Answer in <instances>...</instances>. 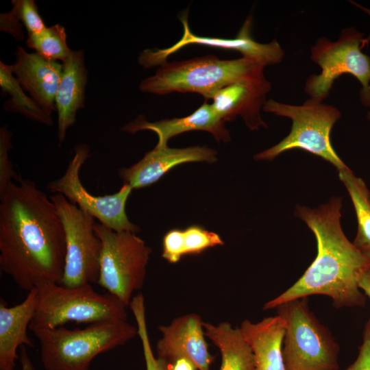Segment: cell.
I'll return each instance as SVG.
<instances>
[{
    "mask_svg": "<svg viewBox=\"0 0 370 370\" xmlns=\"http://www.w3.org/2000/svg\"><path fill=\"white\" fill-rule=\"evenodd\" d=\"M0 269L30 291L60 284L66 237L56 207L37 185L21 180L0 195Z\"/></svg>",
    "mask_w": 370,
    "mask_h": 370,
    "instance_id": "6da1fadb",
    "label": "cell"
},
{
    "mask_svg": "<svg viewBox=\"0 0 370 370\" xmlns=\"http://www.w3.org/2000/svg\"><path fill=\"white\" fill-rule=\"evenodd\" d=\"M341 197H332L316 208L298 206L295 215L313 232L317 254L302 276L290 288L267 301L264 310L310 295L330 297L335 308L363 307L366 296L358 286L370 267V258L360 251L344 234Z\"/></svg>",
    "mask_w": 370,
    "mask_h": 370,
    "instance_id": "7a4b0ae2",
    "label": "cell"
},
{
    "mask_svg": "<svg viewBox=\"0 0 370 370\" xmlns=\"http://www.w3.org/2000/svg\"><path fill=\"white\" fill-rule=\"evenodd\" d=\"M266 66L247 57L221 60L206 56L190 60L164 62L155 74L143 79L142 92L164 95L173 92H195L212 99L222 88L238 81L264 77Z\"/></svg>",
    "mask_w": 370,
    "mask_h": 370,
    "instance_id": "3957f363",
    "label": "cell"
},
{
    "mask_svg": "<svg viewBox=\"0 0 370 370\" xmlns=\"http://www.w3.org/2000/svg\"><path fill=\"white\" fill-rule=\"evenodd\" d=\"M33 332L46 370H89L96 356L125 345L138 328L127 321H103L82 329L60 326Z\"/></svg>",
    "mask_w": 370,
    "mask_h": 370,
    "instance_id": "277c9868",
    "label": "cell"
},
{
    "mask_svg": "<svg viewBox=\"0 0 370 370\" xmlns=\"http://www.w3.org/2000/svg\"><path fill=\"white\" fill-rule=\"evenodd\" d=\"M37 288L38 302L29 326L32 332L63 326L70 321H127V306L110 293H97L91 284L66 287L47 283Z\"/></svg>",
    "mask_w": 370,
    "mask_h": 370,
    "instance_id": "5b68a950",
    "label": "cell"
},
{
    "mask_svg": "<svg viewBox=\"0 0 370 370\" xmlns=\"http://www.w3.org/2000/svg\"><path fill=\"white\" fill-rule=\"evenodd\" d=\"M262 110L292 121L290 133L274 146L256 154L258 160L271 161L281 153L294 149H301L334 166L338 171L349 167L334 149L330 132L340 119L341 112L334 106L312 99L302 105L284 103L268 99Z\"/></svg>",
    "mask_w": 370,
    "mask_h": 370,
    "instance_id": "8992f818",
    "label": "cell"
},
{
    "mask_svg": "<svg viewBox=\"0 0 370 370\" xmlns=\"http://www.w3.org/2000/svg\"><path fill=\"white\" fill-rule=\"evenodd\" d=\"M275 309L286 323L282 347L286 370H339V346L310 311L308 297L284 302Z\"/></svg>",
    "mask_w": 370,
    "mask_h": 370,
    "instance_id": "52a82bcc",
    "label": "cell"
},
{
    "mask_svg": "<svg viewBox=\"0 0 370 370\" xmlns=\"http://www.w3.org/2000/svg\"><path fill=\"white\" fill-rule=\"evenodd\" d=\"M95 230L102 243L97 284L127 307L142 288L151 249L131 232H116L100 223Z\"/></svg>",
    "mask_w": 370,
    "mask_h": 370,
    "instance_id": "ba28073f",
    "label": "cell"
},
{
    "mask_svg": "<svg viewBox=\"0 0 370 370\" xmlns=\"http://www.w3.org/2000/svg\"><path fill=\"white\" fill-rule=\"evenodd\" d=\"M363 34L354 27L341 31L338 40L321 37L310 49V58L319 66V74H311L304 90L310 99L323 101L330 94L334 81L342 75H352L361 84L360 91L370 90V57L362 51Z\"/></svg>",
    "mask_w": 370,
    "mask_h": 370,
    "instance_id": "9c48e42d",
    "label": "cell"
},
{
    "mask_svg": "<svg viewBox=\"0 0 370 370\" xmlns=\"http://www.w3.org/2000/svg\"><path fill=\"white\" fill-rule=\"evenodd\" d=\"M64 225L66 257L60 284L77 287L97 284L102 243L95 230V218L63 195L49 197Z\"/></svg>",
    "mask_w": 370,
    "mask_h": 370,
    "instance_id": "30bf717a",
    "label": "cell"
},
{
    "mask_svg": "<svg viewBox=\"0 0 370 370\" xmlns=\"http://www.w3.org/2000/svg\"><path fill=\"white\" fill-rule=\"evenodd\" d=\"M89 156L88 145H76L64 174L48 183L47 190L63 195L70 202L97 219L99 223L116 232H139L140 228L132 223L126 214L125 205L133 190L130 185L123 184L114 194L96 196L90 194L82 184L80 170Z\"/></svg>",
    "mask_w": 370,
    "mask_h": 370,
    "instance_id": "8fae6325",
    "label": "cell"
},
{
    "mask_svg": "<svg viewBox=\"0 0 370 370\" xmlns=\"http://www.w3.org/2000/svg\"><path fill=\"white\" fill-rule=\"evenodd\" d=\"M184 27L182 38L173 46L162 49H146L138 57V63L145 69L160 66L166 62V58L181 48L188 45H201L211 47L234 50L240 52L243 57L256 60L266 66L282 62L284 51L275 40L262 44L254 40L251 36L252 18L249 16L239 32L234 38H221L200 36L194 34L190 29L186 14L180 16Z\"/></svg>",
    "mask_w": 370,
    "mask_h": 370,
    "instance_id": "7c38bea8",
    "label": "cell"
},
{
    "mask_svg": "<svg viewBox=\"0 0 370 370\" xmlns=\"http://www.w3.org/2000/svg\"><path fill=\"white\" fill-rule=\"evenodd\" d=\"M204 323L199 315L190 313L159 326L162 337L156 343L157 357L169 362L187 358L198 370H210L214 357L208 351Z\"/></svg>",
    "mask_w": 370,
    "mask_h": 370,
    "instance_id": "4fadbf2b",
    "label": "cell"
},
{
    "mask_svg": "<svg viewBox=\"0 0 370 370\" xmlns=\"http://www.w3.org/2000/svg\"><path fill=\"white\" fill-rule=\"evenodd\" d=\"M271 83L264 77L232 83L217 91L212 98V108L224 122L240 116L251 130L267 127L261 109L267 101Z\"/></svg>",
    "mask_w": 370,
    "mask_h": 370,
    "instance_id": "5bb4252c",
    "label": "cell"
},
{
    "mask_svg": "<svg viewBox=\"0 0 370 370\" xmlns=\"http://www.w3.org/2000/svg\"><path fill=\"white\" fill-rule=\"evenodd\" d=\"M16 60L10 64L13 75L24 90L48 114L56 110L55 99L63 66L22 47L15 51Z\"/></svg>",
    "mask_w": 370,
    "mask_h": 370,
    "instance_id": "9a60e30c",
    "label": "cell"
},
{
    "mask_svg": "<svg viewBox=\"0 0 370 370\" xmlns=\"http://www.w3.org/2000/svg\"><path fill=\"white\" fill-rule=\"evenodd\" d=\"M217 152L206 146L161 149L154 147L138 162L119 170L123 184L133 189L148 186L158 181L174 166L187 162L217 161Z\"/></svg>",
    "mask_w": 370,
    "mask_h": 370,
    "instance_id": "2e32d148",
    "label": "cell"
},
{
    "mask_svg": "<svg viewBox=\"0 0 370 370\" xmlns=\"http://www.w3.org/2000/svg\"><path fill=\"white\" fill-rule=\"evenodd\" d=\"M121 130L134 134L141 130L154 132L158 138L156 148L167 147L170 138L184 132L203 130L211 133L217 141L227 143L230 140V132L223 121L214 112L211 104L204 102L191 114L182 118L162 119L156 122H149L140 115L128 123Z\"/></svg>",
    "mask_w": 370,
    "mask_h": 370,
    "instance_id": "e0dca14e",
    "label": "cell"
},
{
    "mask_svg": "<svg viewBox=\"0 0 370 370\" xmlns=\"http://www.w3.org/2000/svg\"><path fill=\"white\" fill-rule=\"evenodd\" d=\"M62 66L55 99L60 145L64 142L68 129L75 123L77 112L84 107L88 71L84 50L72 51Z\"/></svg>",
    "mask_w": 370,
    "mask_h": 370,
    "instance_id": "ac0fdd59",
    "label": "cell"
},
{
    "mask_svg": "<svg viewBox=\"0 0 370 370\" xmlns=\"http://www.w3.org/2000/svg\"><path fill=\"white\" fill-rule=\"evenodd\" d=\"M38 302V291H29L20 304L8 307L0 301V370H14L18 347H34L27 330L34 317Z\"/></svg>",
    "mask_w": 370,
    "mask_h": 370,
    "instance_id": "d6986e66",
    "label": "cell"
},
{
    "mask_svg": "<svg viewBox=\"0 0 370 370\" xmlns=\"http://www.w3.org/2000/svg\"><path fill=\"white\" fill-rule=\"evenodd\" d=\"M240 329L252 350L254 370H286L282 356L286 323L282 317H266L258 323L244 320Z\"/></svg>",
    "mask_w": 370,
    "mask_h": 370,
    "instance_id": "ffe728a7",
    "label": "cell"
},
{
    "mask_svg": "<svg viewBox=\"0 0 370 370\" xmlns=\"http://www.w3.org/2000/svg\"><path fill=\"white\" fill-rule=\"evenodd\" d=\"M205 336L219 349L221 355L220 370H254L252 350L240 328H233L230 323L217 325L204 323Z\"/></svg>",
    "mask_w": 370,
    "mask_h": 370,
    "instance_id": "44dd1931",
    "label": "cell"
},
{
    "mask_svg": "<svg viewBox=\"0 0 370 370\" xmlns=\"http://www.w3.org/2000/svg\"><path fill=\"white\" fill-rule=\"evenodd\" d=\"M220 236L199 225L185 230L173 229L163 237L162 257L176 263L186 255L199 254L208 248L223 245Z\"/></svg>",
    "mask_w": 370,
    "mask_h": 370,
    "instance_id": "7402d4cb",
    "label": "cell"
},
{
    "mask_svg": "<svg viewBox=\"0 0 370 370\" xmlns=\"http://www.w3.org/2000/svg\"><path fill=\"white\" fill-rule=\"evenodd\" d=\"M338 176L351 197L357 217L358 230L353 244L370 258V191L362 179L349 168L338 171Z\"/></svg>",
    "mask_w": 370,
    "mask_h": 370,
    "instance_id": "603a6c76",
    "label": "cell"
},
{
    "mask_svg": "<svg viewBox=\"0 0 370 370\" xmlns=\"http://www.w3.org/2000/svg\"><path fill=\"white\" fill-rule=\"evenodd\" d=\"M0 86L10 95L3 108L10 112L19 113L27 119L46 125L53 123L51 115L46 112L31 97L27 96L13 75L10 64L0 61Z\"/></svg>",
    "mask_w": 370,
    "mask_h": 370,
    "instance_id": "cb8c5ba5",
    "label": "cell"
},
{
    "mask_svg": "<svg viewBox=\"0 0 370 370\" xmlns=\"http://www.w3.org/2000/svg\"><path fill=\"white\" fill-rule=\"evenodd\" d=\"M26 44L38 54L62 63L73 51L67 44L65 29L60 24L47 27L37 33L29 34Z\"/></svg>",
    "mask_w": 370,
    "mask_h": 370,
    "instance_id": "d4e9b609",
    "label": "cell"
},
{
    "mask_svg": "<svg viewBox=\"0 0 370 370\" xmlns=\"http://www.w3.org/2000/svg\"><path fill=\"white\" fill-rule=\"evenodd\" d=\"M130 308L137 324L138 335L140 336L147 370H169V362L156 357L152 351L145 319V299L143 295L135 296L130 302Z\"/></svg>",
    "mask_w": 370,
    "mask_h": 370,
    "instance_id": "484cf974",
    "label": "cell"
},
{
    "mask_svg": "<svg viewBox=\"0 0 370 370\" xmlns=\"http://www.w3.org/2000/svg\"><path fill=\"white\" fill-rule=\"evenodd\" d=\"M12 133L5 126L0 128V195L14 181L22 179L12 167L9 158L10 150L12 148L11 138Z\"/></svg>",
    "mask_w": 370,
    "mask_h": 370,
    "instance_id": "4316f807",
    "label": "cell"
},
{
    "mask_svg": "<svg viewBox=\"0 0 370 370\" xmlns=\"http://www.w3.org/2000/svg\"><path fill=\"white\" fill-rule=\"evenodd\" d=\"M12 8L27 34L39 32L46 28L34 0H13Z\"/></svg>",
    "mask_w": 370,
    "mask_h": 370,
    "instance_id": "83f0119b",
    "label": "cell"
},
{
    "mask_svg": "<svg viewBox=\"0 0 370 370\" xmlns=\"http://www.w3.org/2000/svg\"><path fill=\"white\" fill-rule=\"evenodd\" d=\"M343 370H370V318L365 324L362 343L359 347L356 359Z\"/></svg>",
    "mask_w": 370,
    "mask_h": 370,
    "instance_id": "f1b7e54d",
    "label": "cell"
},
{
    "mask_svg": "<svg viewBox=\"0 0 370 370\" xmlns=\"http://www.w3.org/2000/svg\"><path fill=\"white\" fill-rule=\"evenodd\" d=\"M22 26L23 24L12 10L0 14V30L11 34L18 41L24 39Z\"/></svg>",
    "mask_w": 370,
    "mask_h": 370,
    "instance_id": "f546056e",
    "label": "cell"
},
{
    "mask_svg": "<svg viewBox=\"0 0 370 370\" xmlns=\"http://www.w3.org/2000/svg\"><path fill=\"white\" fill-rule=\"evenodd\" d=\"M169 370H198L197 367L187 358H180L169 362Z\"/></svg>",
    "mask_w": 370,
    "mask_h": 370,
    "instance_id": "4dcf8cb0",
    "label": "cell"
},
{
    "mask_svg": "<svg viewBox=\"0 0 370 370\" xmlns=\"http://www.w3.org/2000/svg\"><path fill=\"white\" fill-rule=\"evenodd\" d=\"M358 286L363 291L365 296L370 299V267L360 278Z\"/></svg>",
    "mask_w": 370,
    "mask_h": 370,
    "instance_id": "1f68e13d",
    "label": "cell"
},
{
    "mask_svg": "<svg viewBox=\"0 0 370 370\" xmlns=\"http://www.w3.org/2000/svg\"><path fill=\"white\" fill-rule=\"evenodd\" d=\"M20 362L21 370H34L25 345L21 347Z\"/></svg>",
    "mask_w": 370,
    "mask_h": 370,
    "instance_id": "d6a6232c",
    "label": "cell"
},
{
    "mask_svg": "<svg viewBox=\"0 0 370 370\" xmlns=\"http://www.w3.org/2000/svg\"><path fill=\"white\" fill-rule=\"evenodd\" d=\"M360 98L361 103L369 108L367 113V118L370 120V92L367 93L360 92Z\"/></svg>",
    "mask_w": 370,
    "mask_h": 370,
    "instance_id": "836d02e7",
    "label": "cell"
},
{
    "mask_svg": "<svg viewBox=\"0 0 370 370\" xmlns=\"http://www.w3.org/2000/svg\"><path fill=\"white\" fill-rule=\"evenodd\" d=\"M351 3L354 5L355 6L358 7V8H360L361 10H362L363 12H365L366 14H367L369 17H370V9L369 8H365L363 6H362L361 5L358 4V3H356V2H353V1H351ZM370 41V35L367 38H365V46L368 45L369 42Z\"/></svg>",
    "mask_w": 370,
    "mask_h": 370,
    "instance_id": "e575fe53",
    "label": "cell"
}]
</instances>
